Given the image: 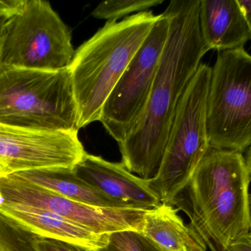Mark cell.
I'll list each match as a JSON object with an SVG mask.
<instances>
[{
	"label": "cell",
	"mask_w": 251,
	"mask_h": 251,
	"mask_svg": "<svg viewBox=\"0 0 251 251\" xmlns=\"http://www.w3.org/2000/svg\"><path fill=\"white\" fill-rule=\"evenodd\" d=\"M201 0H173L164 14L169 32L143 114L119 144L122 163L143 179L159 171L180 100L209 50L201 32Z\"/></svg>",
	"instance_id": "obj_1"
},
{
	"label": "cell",
	"mask_w": 251,
	"mask_h": 251,
	"mask_svg": "<svg viewBox=\"0 0 251 251\" xmlns=\"http://www.w3.org/2000/svg\"><path fill=\"white\" fill-rule=\"evenodd\" d=\"M251 175L243 153L209 147L188 184L170 204L190 218L188 226L228 249L249 234Z\"/></svg>",
	"instance_id": "obj_2"
},
{
	"label": "cell",
	"mask_w": 251,
	"mask_h": 251,
	"mask_svg": "<svg viewBox=\"0 0 251 251\" xmlns=\"http://www.w3.org/2000/svg\"><path fill=\"white\" fill-rule=\"evenodd\" d=\"M159 18L146 10L107 22L75 50L69 69L79 129L100 121L104 103Z\"/></svg>",
	"instance_id": "obj_3"
},
{
	"label": "cell",
	"mask_w": 251,
	"mask_h": 251,
	"mask_svg": "<svg viewBox=\"0 0 251 251\" xmlns=\"http://www.w3.org/2000/svg\"><path fill=\"white\" fill-rule=\"evenodd\" d=\"M0 124L46 132H78L79 113L69 68H1Z\"/></svg>",
	"instance_id": "obj_4"
},
{
	"label": "cell",
	"mask_w": 251,
	"mask_h": 251,
	"mask_svg": "<svg viewBox=\"0 0 251 251\" xmlns=\"http://www.w3.org/2000/svg\"><path fill=\"white\" fill-rule=\"evenodd\" d=\"M212 68L201 63L180 100L163 159L150 187L170 203L191 179L209 150L206 113Z\"/></svg>",
	"instance_id": "obj_5"
},
{
	"label": "cell",
	"mask_w": 251,
	"mask_h": 251,
	"mask_svg": "<svg viewBox=\"0 0 251 251\" xmlns=\"http://www.w3.org/2000/svg\"><path fill=\"white\" fill-rule=\"evenodd\" d=\"M75 53L69 28L49 1L25 0L6 21L1 68L62 70L69 68Z\"/></svg>",
	"instance_id": "obj_6"
},
{
	"label": "cell",
	"mask_w": 251,
	"mask_h": 251,
	"mask_svg": "<svg viewBox=\"0 0 251 251\" xmlns=\"http://www.w3.org/2000/svg\"><path fill=\"white\" fill-rule=\"evenodd\" d=\"M206 123L211 147L243 153L251 145V56L243 47L218 54Z\"/></svg>",
	"instance_id": "obj_7"
},
{
	"label": "cell",
	"mask_w": 251,
	"mask_h": 251,
	"mask_svg": "<svg viewBox=\"0 0 251 251\" xmlns=\"http://www.w3.org/2000/svg\"><path fill=\"white\" fill-rule=\"evenodd\" d=\"M168 32L169 21L162 13L104 103L100 122L119 144L144 112Z\"/></svg>",
	"instance_id": "obj_8"
},
{
	"label": "cell",
	"mask_w": 251,
	"mask_h": 251,
	"mask_svg": "<svg viewBox=\"0 0 251 251\" xmlns=\"http://www.w3.org/2000/svg\"><path fill=\"white\" fill-rule=\"evenodd\" d=\"M0 194L4 203L26 205L49 211L98 234L128 230L141 232L147 211L89 206L12 175L0 179Z\"/></svg>",
	"instance_id": "obj_9"
},
{
	"label": "cell",
	"mask_w": 251,
	"mask_h": 251,
	"mask_svg": "<svg viewBox=\"0 0 251 251\" xmlns=\"http://www.w3.org/2000/svg\"><path fill=\"white\" fill-rule=\"evenodd\" d=\"M85 153L78 132L36 131L0 124V162L7 175L34 169H74Z\"/></svg>",
	"instance_id": "obj_10"
},
{
	"label": "cell",
	"mask_w": 251,
	"mask_h": 251,
	"mask_svg": "<svg viewBox=\"0 0 251 251\" xmlns=\"http://www.w3.org/2000/svg\"><path fill=\"white\" fill-rule=\"evenodd\" d=\"M74 170L99 191L136 209L149 210L161 203L159 196L150 187L149 180L133 175L122 162H108L86 153Z\"/></svg>",
	"instance_id": "obj_11"
},
{
	"label": "cell",
	"mask_w": 251,
	"mask_h": 251,
	"mask_svg": "<svg viewBox=\"0 0 251 251\" xmlns=\"http://www.w3.org/2000/svg\"><path fill=\"white\" fill-rule=\"evenodd\" d=\"M0 213L40 237L76 245L88 251L107 245L109 234H98L56 214L26 205L3 203Z\"/></svg>",
	"instance_id": "obj_12"
},
{
	"label": "cell",
	"mask_w": 251,
	"mask_h": 251,
	"mask_svg": "<svg viewBox=\"0 0 251 251\" xmlns=\"http://www.w3.org/2000/svg\"><path fill=\"white\" fill-rule=\"evenodd\" d=\"M199 20L202 38L209 51L240 48L251 39L238 0H201Z\"/></svg>",
	"instance_id": "obj_13"
},
{
	"label": "cell",
	"mask_w": 251,
	"mask_h": 251,
	"mask_svg": "<svg viewBox=\"0 0 251 251\" xmlns=\"http://www.w3.org/2000/svg\"><path fill=\"white\" fill-rule=\"evenodd\" d=\"M10 175L78 203L97 207L136 209L128 203L111 198L99 191L79 178L74 169H34Z\"/></svg>",
	"instance_id": "obj_14"
},
{
	"label": "cell",
	"mask_w": 251,
	"mask_h": 251,
	"mask_svg": "<svg viewBox=\"0 0 251 251\" xmlns=\"http://www.w3.org/2000/svg\"><path fill=\"white\" fill-rule=\"evenodd\" d=\"M178 212L172 205L165 203L146 211L142 234L163 251H184L190 229Z\"/></svg>",
	"instance_id": "obj_15"
},
{
	"label": "cell",
	"mask_w": 251,
	"mask_h": 251,
	"mask_svg": "<svg viewBox=\"0 0 251 251\" xmlns=\"http://www.w3.org/2000/svg\"><path fill=\"white\" fill-rule=\"evenodd\" d=\"M163 0H110L100 3L92 12L96 19H104L107 22H118L128 14L146 11L151 7H156Z\"/></svg>",
	"instance_id": "obj_16"
},
{
	"label": "cell",
	"mask_w": 251,
	"mask_h": 251,
	"mask_svg": "<svg viewBox=\"0 0 251 251\" xmlns=\"http://www.w3.org/2000/svg\"><path fill=\"white\" fill-rule=\"evenodd\" d=\"M35 237L0 213V251H37Z\"/></svg>",
	"instance_id": "obj_17"
},
{
	"label": "cell",
	"mask_w": 251,
	"mask_h": 251,
	"mask_svg": "<svg viewBox=\"0 0 251 251\" xmlns=\"http://www.w3.org/2000/svg\"><path fill=\"white\" fill-rule=\"evenodd\" d=\"M91 251H163L150 239L137 231H117L108 235L107 245Z\"/></svg>",
	"instance_id": "obj_18"
},
{
	"label": "cell",
	"mask_w": 251,
	"mask_h": 251,
	"mask_svg": "<svg viewBox=\"0 0 251 251\" xmlns=\"http://www.w3.org/2000/svg\"><path fill=\"white\" fill-rule=\"evenodd\" d=\"M34 246L37 251H90L72 243L36 235Z\"/></svg>",
	"instance_id": "obj_19"
},
{
	"label": "cell",
	"mask_w": 251,
	"mask_h": 251,
	"mask_svg": "<svg viewBox=\"0 0 251 251\" xmlns=\"http://www.w3.org/2000/svg\"><path fill=\"white\" fill-rule=\"evenodd\" d=\"M25 0H0V19H9L23 7Z\"/></svg>",
	"instance_id": "obj_20"
},
{
	"label": "cell",
	"mask_w": 251,
	"mask_h": 251,
	"mask_svg": "<svg viewBox=\"0 0 251 251\" xmlns=\"http://www.w3.org/2000/svg\"><path fill=\"white\" fill-rule=\"evenodd\" d=\"M190 229V237L186 244V249L189 251H207V248L200 237L192 228Z\"/></svg>",
	"instance_id": "obj_21"
},
{
	"label": "cell",
	"mask_w": 251,
	"mask_h": 251,
	"mask_svg": "<svg viewBox=\"0 0 251 251\" xmlns=\"http://www.w3.org/2000/svg\"><path fill=\"white\" fill-rule=\"evenodd\" d=\"M230 251H251V234H246L237 239L228 248Z\"/></svg>",
	"instance_id": "obj_22"
},
{
	"label": "cell",
	"mask_w": 251,
	"mask_h": 251,
	"mask_svg": "<svg viewBox=\"0 0 251 251\" xmlns=\"http://www.w3.org/2000/svg\"><path fill=\"white\" fill-rule=\"evenodd\" d=\"M238 3L241 7L246 22H247L251 39V0H238Z\"/></svg>",
	"instance_id": "obj_23"
},
{
	"label": "cell",
	"mask_w": 251,
	"mask_h": 251,
	"mask_svg": "<svg viewBox=\"0 0 251 251\" xmlns=\"http://www.w3.org/2000/svg\"><path fill=\"white\" fill-rule=\"evenodd\" d=\"M199 237L203 242L206 248H209L211 251H230L228 249H226L224 246H221L218 242L212 240L210 237H206V236H202V237Z\"/></svg>",
	"instance_id": "obj_24"
},
{
	"label": "cell",
	"mask_w": 251,
	"mask_h": 251,
	"mask_svg": "<svg viewBox=\"0 0 251 251\" xmlns=\"http://www.w3.org/2000/svg\"><path fill=\"white\" fill-rule=\"evenodd\" d=\"M7 19H0V70L1 69V48L2 42L3 32H4V25Z\"/></svg>",
	"instance_id": "obj_25"
},
{
	"label": "cell",
	"mask_w": 251,
	"mask_h": 251,
	"mask_svg": "<svg viewBox=\"0 0 251 251\" xmlns=\"http://www.w3.org/2000/svg\"><path fill=\"white\" fill-rule=\"evenodd\" d=\"M246 160L248 167H249V172H250L251 178V145L247 150V155H246Z\"/></svg>",
	"instance_id": "obj_26"
},
{
	"label": "cell",
	"mask_w": 251,
	"mask_h": 251,
	"mask_svg": "<svg viewBox=\"0 0 251 251\" xmlns=\"http://www.w3.org/2000/svg\"><path fill=\"white\" fill-rule=\"evenodd\" d=\"M6 176H7V169L0 162V179Z\"/></svg>",
	"instance_id": "obj_27"
},
{
	"label": "cell",
	"mask_w": 251,
	"mask_h": 251,
	"mask_svg": "<svg viewBox=\"0 0 251 251\" xmlns=\"http://www.w3.org/2000/svg\"><path fill=\"white\" fill-rule=\"evenodd\" d=\"M188 251V250H187V249H186V248H185V249H184V251Z\"/></svg>",
	"instance_id": "obj_28"
},
{
	"label": "cell",
	"mask_w": 251,
	"mask_h": 251,
	"mask_svg": "<svg viewBox=\"0 0 251 251\" xmlns=\"http://www.w3.org/2000/svg\"><path fill=\"white\" fill-rule=\"evenodd\" d=\"M250 200H251V197H250ZM250 234H251V227Z\"/></svg>",
	"instance_id": "obj_29"
}]
</instances>
